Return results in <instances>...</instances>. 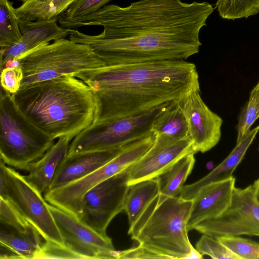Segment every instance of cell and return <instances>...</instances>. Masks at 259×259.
<instances>
[{"label":"cell","instance_id":"1","mask_svg":"<svg viewBox=\"0 0 259 259\" xmlns=\"http://www.w3.org/2000/svg\"><path fill=\"white\" fill-rule=\"evenodd\" d=\"M214 9L206 2L139 0L59 22L69 39L91 46L106 65L186 60L199 52L200 30Z\"/></svg>","mask_w":259,"mask_h":259},{"label":"cell","instance_id":"2","mask_svg":"<svg viewBox=\"0 0 259 259\" xmlns=\"http://www.w3.org/2000/svg\"><path fill=\"white\" fill-rule=\"evenodd\" d=\"M73 76L94 93L93 123L141 114L200 90L196 66L185 60L105 65Z\"/></svg>","mask_w":259,"mask_h":259},{"label":"cell","instance_id":"3","mask_svg":"<svg viewBox=\"0 0 259 259\" xmlns=\"http://www.w3.org/2000/svg\"><path fill=\"white\" fill-rule=\"evenodd\" d=\"M12 96L19 109L55 140L72 139L94 121V93L83 80L73 76L30 84Z\"/></svg>","mask_w":259,"mask_h":259},{"label":"cell","instance_id":"4","mask_svg":"<svg viewBox=\"0 0 259 259\" xmlns=\"http://www.w3.org/2000/svg\"><path fill=\"white\" fill-rule=\"evenodd\" d=\"M158 196L128 229L132 239L169 258H202L188 236L193 200L178 196L158 202Z\"/></svg>","mask_w":259,"mask_h":259},{"label":"cell","instance_id":"5","mask_svg":"<svg viewBox=\"0 0 259 259\" xmlns=\"http://www.w3.org/2000/svg\"><path fill=\"white\" fill-rule=\"evenodd\" d=\"M17 62L23 75L20 88L106 65L91 46L65 38L41 45Z\"/></svg>","mask_w":259,"mask_h":259},{"label":"cell","instance_id":"6","mask_svg":"<svg viewBox=\"0 0 259 259\" xmlns=\"http://www.w3.org/2000/svg\"><path fill=\"white\" fill-rule=\"evenodd\" d=\"M55 139L33 124L17 107L12 94L1 88V161L27 171L54 145Z\"/></svg>","mask_w":259,"mask_h":259},{"label":"cell","instance_id":"7","mask_svg":"<svg viewBox=\"0 0 259 259\" xmlns=\"http://www.w3.org/2000/svg\"><path fill=\"white\" fill-rule=\"evenodd\" d=\"M172 102L137 115L92 123L73 139L67 155L119 149L149 135L156 118Z\"/></svg>","mask_w":259,"mask_h":259},{"label":"cell","instance_id":"8","mask_svg":"<svg viewBox=\"0 0 259 259\" xmlns=\"http://www.w3.org/2000/svg\"><path fill=\"white\" fill-rule=\"evenodd\" d=\"M0 197L10 201L45 242L64 246L49 203L42 193L14 168L1 161ZM65 247V246H64Z\"/></svg>","mask_w":259,"mask_h":259},{"label":"cell","instance_id":"9","mask_svg":"<svg viewBox=\"0 0 259 259\" xmlns=\"http://www.w3.org/2000/svg\"><path fill=\"white\" fill-rule=\"evenodd\" d=\"M154 140L152 136H147L128 143L111 160L88 176L46 192L45 199L51 205L79 219L84 195L96 185L127 168L149 150Z\"/></svg>","mask_w":259,"mask_h":259},{"label":"cell","instance_id":"10","mask_svg":"<svg viewBox=\"0 0 259 259\" xmlns=\"http://www.w3.org/2000/svg\"><path fill=\"white\" fill-rule=\"evenodd\" d=\"M193 229L214 238L225 235L259 237V202L254 185L235 187L226 210L216 217L199 223Z\"/></svg>","mask_w":259,"mask_h":259},{"label":"cell","instance_id":"11","mask_svg":"<svg viewBox=\"0 0 259 259\" xmlns=\"http://www.w3.org/2000/svg\"><path fill=\"white\" fill-rule=\"evenodd\" d=\"M127 168L102 181L83 196L80 219L102 234L114 218L123 210L128 188Z\"/></svg>","mask_w":259,"mask_h":259},{"label":"cell","instance_id":"12","mask_svg":"<svg viewBox=\"0 0 259 259\" xmlns=\"http://www.w3.org/2000/svg\"><path fill=\"white\" fill-rule=\"evenodd\" d=\"M49 206L64 246L75 258H116L118 251L106 234L50 203Z\"/></svg>","mask_w":259,"mask_h":259},{"label":"cell","instance_id":"13","mask_svg":"<svg viewBox=\"0 0 259 259\" xmlns=\"http://www.w3.org/2000/svg\"><path fill=\"white\" fill-rule=\"evenodd\" d=\"M194 151L189 137L176 139L156 135L153 145L128 168V185L156 178L186 154Z\"/></svg>","mask_w":259,"mask_h":259},{"label":"cell","instance_id":"14","mask_svg":"<svg viewBox=\"0 0 259 259\" xmlns=\"http://www.w3.org/2000/svg\"><path fill=\"white\" fill-rule=\"evenodd\" d=\"M199 92H192L179 101L195 153H204L217 145L221 139L223 122V119L204 102Z\"/></svg>","mask_w":259,"mask_h":259},{"label":"cell","instance_id":"15","mask_svg":"<svg viewBox=\"0 0 259 259\" xmlns=\"http://www.w3.org/2000/svg\"><path fill=\"white\" fill-rule=\"evenodd\" d=\"M59 17L49 20L26 21L18 18L22 37L14 45L0 49L1 68L10 65L22 54L51 40L69 35V28L59 26Z\"/></svg>","mask_w":259,"mask_h":259},{"label":"cell","instance_id":"16","mask_svg":"<svg viewBox=\"0 0 259 259\" xmlns=\"http://www.w3.org/2000/svg\"><path fill=\"white\" fill-rule=\"evenodd\" d=\"M236 179L231 177L210 183L201 189L193 199L187 223L189 231L199 223L222 213L230 203Z\"/></svg>","mask_w":259,"mask_h":259},{"label":"cell","instance_id":"17","mask_svg":"<svg viewBox=\"0 0 259 259\" xmlns=\"http://www.w3.org/2000/svg\"><path fill=\"white\" fill-rule=\"evenodd\" d=\"M124 147L110 150L67 154L60 164L48 190L61 188L88 176L111 160Z\"/></svg>","mask_w":259,"mask_h":259},{"label":"cell","instance_id":"18","mask_svg":"<svg viewBox=\"0 0 259 259\" xmlns=\"http://www.w3.org/2000/svg\"><path fill=\"white\" fill-rule=\"evenodd\" d=\"M259 132V125L251 129L229 154L209 173L198 181L182 188L179 197L186 200H193L199 190L204 186L228 179L231 176L243 160L248 149Z\"/></svg>","mask_w":259,"mask_h":259},{"label":"cell","instance_id":"19","mask_svg":"<svg viewBox=\"0 0 259 259\" xmlns=\"http://www.w3.org/2000/svg\"><path fill=\"white\" fill-rule=\"evenodd\" d=\"M72 139L61 137L36 161L31 163L25 176L26 180L41 193L50 188L56 171L68 152Z\"/></svg>","mask_w":259,"mask_h":259},{"label":"cell","instance_id":"20","mask_svg":"<svg viewBox=\"0 0 259 259\" xmlns=\"http://www.w3.org/2000/svg\"><path fill=\"white\" fill-rule=\"evenodd\" d=\"M1 225V259H39L44 243L37 230L21 233Z\"/></svg>","mask_w":259,"mask_h":259},{"label":"cell","instance_id":"21","mask_svg":"<svg viewBox=\"0 0 259 259\" xmlns=\"http://www.w3.org/2000/svg\"><path fill=\"white\" fill-rule=\"evenodd\" d=\"M160 187L156 178L142 181L128 186L124 202L123 210L132 228L145 211L159 196Z\"/></svg>","mask_w":259,"mask_h":259},{"label":"cell","instance_id":"22","mask_svg":"<svg viewBox=\"0 0 259 259\" xmlns=\"http://www.w3.org/2000/svg\"><path fill=\"white\" fill-rule=\"evenodd\" d=\"M195 153L192 152L183 156L169 169L157 177L160 187L158 202L168 197L179 196L186 180L193 168Z\"/></svg>","mask_w":259,"mask_h":259},{"label":"cell","instance_id":"23","mask_svg":"<svg viewBox=\"0 0 259 259\" xmlns=\"http://www.w3.org/2000/svg\"><path fill=\"white\" fill-rule=\"evenodd\" d=\"M151 131L156 135H164L176 139L188 136L186 118L179 101H172L154 120Z\"/></svg>","mask_w":259,"mask_h":259},{"label":"cell","instance_id":"24","mask_svg":"<svg viewBox=\"0 0 259 259\" xmlns=\"http://www.w3.org/2000/svg\"><path fill=\"white\" fill-rule=\"evenodd\" d=\"M75 0H28L15 11L18 18L26 21L49 20L59 17Z\"/></svg>","mask_w":259,"mask_h":259},{"label":"cell","instance_id":"25","mask_svg":"<svg viewBox=\"0 0 259 259\" xmlns=\"http://www.w3.org/2000/svg\"><path fill=\"white\" fill-rule=\"evenodd\" d=\"M9 0H0V48H8L22 37L15 8Z\"/></svg>","mask_w":259,"mask_h":259},{"label":"cell","instance_id":"26","mask_svg":"<svg viewBox=\"0 0 259 259\" xmlns=\"http://www.w3.org/2000/svg\"><path fill=\"white\" fill-rule=\"evenodd\" d=\"M214 8L224 19L247 18L259 13V0H217Z\"/></svg>","mask_w":259,"mask_h":259},{"label":"cell","instance_id":"27","mask_svg":"<svg viewBox=\"0 0 259 259\" xmlns=\"http://www.w3.org/2000/svg\"><path fill=\"white\" fill-rule=\"evenodd\" d=\"M1 224L21 233L36 230L8 199L0 197Z\"/></svg>","mask_w":259,"mask_h":259},{"label":"cell","instance_id":"28","mask_svg":"<svg viewBox=\"0 0 259 259\" xmlns=\"http://www.w3.org/2000/svg\"><path fill=\"white\" fill-rule=\"evenodd\" d=\"M240 259H259V243L239 236L225 235L215 238Z\"/></svg>","mask_w":259,"mask_h":259},{"label":"cell","instance_id":"29","mask_svg":"<svg viewBox=\"0 0 259 259\" xmlns=\"http://www.w3.org/2000/svg\"><path fill=\"white\" fill-rule=\"evenodd\" d=\"M258 118L259 105L255 97L250 95L239 114L237 125L236 143L240 142L246 136Z\"/></svg>","mask_w":259,"mask_h":259},{"label":"cell","instance_id":"30","mask_svg":"<svg viewBox=\"0 0 259 259\" xmlns=\"http://www.w3.org/2000/svg\"><path fill=\"white\" fill-rule=\"evenodd\" d=\"M196 249L202 255L212 258L240 259L218 240L203 234L196 244Z\"/></svg>","mask_w":259,"mask_h":259},{"label":"cell","instance_id":"31","mask_svg":"<svg viewBox=\"0 0 259 259\" xmlns=\"http://www.w3.org/2000/svg\"><path fill=\"white\" fill-rule=\"evenodd\" d=\"M111 0H75L59 16V20H66L82 17L94 13Z\"/></svg>","mask_w":259,"mask_h":259},{"label":"cell","instance_id":"32","mask_svg":"<svg viewBox=\"0 0 259 259\" xmlns=\"http://www.w3.org/2000/svg\"><path fill=\"white\" fill-rule=\"evenodd\" d=\"M23 77L19 65L4 68L1 70V88L11 94H15L20 88Z\"/></svg>","mask_w":259,"mask_h":259},{"label":"cell","instance_id":"33","mask_svg":"<svg viewBox=\"0 0 259 259\" xmlns=\"http://www.w3.org/2000/svg\"><path fill=\"white\" fill-rule=\"evenodd\" d=\"M116 258H169L167 256L144 245L118 251Z\"/></svg>","mask_w":259,"mask_h":259},{"label":"cell","instance_id":"34","mask_svg":"<svg viewBox=\"0 0 259 259\" xmlns=\"http://www.w3.org/2000/svg\"><path fill=\"white\" fill-rule=\"evenodd\" d=\"M250 95L255 97L259 105V81L251 91Z\"/></svg>","mask_w":259,"mask_h":259},{"label":"cell","instance_id":"35","mask_svg":"<svg viewBox=\"0 0 259 259\" xmlns=\"http://www.w3.org/2000/svg\"><path fill=\"white\" fill-rule=\"evenodd\" d=\"M253 185L255 187L256 198L259 202V183H253Z\"/></svg>","mask_w":259,"mask_h":259},{"label":"cell","instance_id":"36","mask_svg":"<svg viewBox=\"0 0 259 259\" xmlns=\"http://www.w3.org/2000/svg\"><path fill=\"white\" fill-rule=\"evenodd\" d=\"M253 183H259V177Z\"/></svg>","mask_w":259,"mask_h":259},{"label":"cell","instance_id":"37","mask_svg":"<svg viewBox=\"0 0 259 259\" xmlns=\"http://www.w3.org/2000/svg\"><path fill=\"white\" fill-rule=\"evenodd\" d=\"M20 1H23L24 2H25L27 1L28 0H20Z\"/></svg>","mask_w":259,"mask_h":259}]
</instances>
